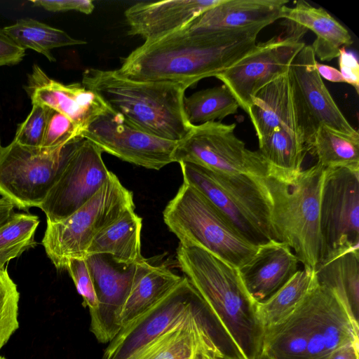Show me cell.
<instances>
[{
  "label": "cell",
  "instance_id": "1",
  "mask_svg": "<svg viewBox=\"0 0 359 359\" xmlns=\"http://www.w3.org/2000/svg\"><path fill=\"white\" fill-rule=\"evenodd\" d=\"M266 26L201 34L175 31L144 41L117 70L135 81L170 82L189 88L203 79L215 77L246 55Z\"/></svg>",
  "mask_w": 359,
  "mask_h": 359
},
{
  "label": "cell",
  "instance_id": "2",
  "mask_svg": "<svg viewBox=\"0 0 359 359\" xmlns=\"http://www.w3.org/2000/svg\"><path fill=\"white\" fill-rule=\"evenodd\" d=\"M177 260L184 276L234 341L245 359L261 351L264 329L257 302L245 287L238 268L207 250L179 245Z\"/></svg>",
  "mask_w": 359,
  "mask_h": 359
},
{
  "label": "cell",
  "instance_id": "3",
  "mask_svg": "<svg viewBox=\"0 0 359 359\" xmlns=\"http://www.w3.org/2000/svg\"><path fill=\"white\" fill-rule=\"evenodd\" d=\"M358 337L359 324L317 283L287 318L264 331L260 351L270 359H327Z\"/></svg>",
  "mask_w": 359,
  "mask_h": 359
},
{
  "label": "cell",
  "instance_id": "4",
  "mask_svg": "<svg viewBox=\"0 0 359 359\" xmlns=\"http://www.w3.org/2000/svg\"><path fill=\"white\" fill-rule=\"evenodd\" d=\"M81 83L95 92L114 112L153 135L179 142L192 125L184 111L187 86L170 82L129 79L117 69H86Z\"/></svg>",
  "mask_w": 359,
  "mask_h": 359
},
{
  "label": "cell",
  "instance_id": "5",
  "mask_svg": "<svg viewBox=\"0 0 359 359\" xmlns=\"http://www.w3.org/2000/svg\"><path fill=\"white\" fill-rule=\"evenodd\" d=\"M325 168L316 163L290 182L261 177L277 241L287 245L304 267L315 270L320 250V203Z\"/></svg>",
  "mask_w": 359,
  "mask_h": 359
},
{
  "label": "cell",
  "instance_id": "6",
  "mask_svg": "<svg viewBox=\"0 0 359 359\" xmlns=\"http://www.w3.org/2000/svg\"><path fill=\"white\" fill-rule=\"evenodd\" d=\"M180 165L183 182L200 192L245 240L257 246L277 241L261 177L217 173L190 163Z\"/></svg>",
  "mask_w": 359,
  "mask_h": 359
},
{
  "label": "cell",
  "instance_id": "7",
  "mask_svg": "<svg viewBox=\"0 0 359 359\" xmlns=\"http://www.w3.org/2000/svg\"><path fill=\"white\" fill-rule=\"evenodd\" d=\"M163 216L180 244L201 248L238 269L259 247L245 240L200 192L184 182Z\"/></svg>",
  "mask_w": 359,
  "mask_h": 359
},
{
  "label": "cell",
  "instance_id": "8",
  "mask_svg": "<svg viewBox=\"0 0 359 359\" xmlns=\"http://www.w3.org/2000/svg\"><path fill=\"white\" fill-rule=\"evenodd\" d=\"M135 209L133 192L111 172L99 191L67 218L47 221L42 245L58 271L72 259H85L95 236L126 212Z\"/></svg>",
  "mask_w": 359,
  "mask_h": 359
},
{
  "label": "cell",
  "instance_id": "9",
  "mask_svg": "<svg viewBox=\"0 0 359 359\" xmlns=\"http://www.w3.org/2000/svg\"><path fill=\"white\" fill-rule=\"evenodd\" d=\"M126 359L245 358L200 297L193 307L171 327Z\"/></svg>",
  "mask_w": 359,
  "mask_h": 359
},
{
  "label": "cell",
  "instance_id": "10",
  "mask_svg": "<svg viewBox=\"0 0 359 359\" xmlns=\"http://www.w3.org/2000/svg\"><path fill=\"white\" fill-rule=\"evenodd\" d=\"M78 140L53 148L29 147L14 140L1 147L0 195L20 209L40 208Z\"/></svg>",
  "mask_w": 359,
  "mask_h": 359
},
{
  "label": "cell",
  "instance_id": "11",
  "mask_svg": "<svg viewBox=\"0 0 359 359\" xmlns=\"http://www.w3.org/2000/svg\"><path fill=\"white\" fill-rule=\"evenodd\" d=\"M236 123L220 121L192 125L177 142L174 162L190 163L210 171L227 175L264 177L270 168L259 151H252L235 134Z\"/></svg>",
  "mask_w": 359,
  "mask_h": 359
},
{
  "label": "cell",
  "instance_id": "12",
  "mask_svg": "<svg viewBox=\"0 0 359 359\" xmlns=\"http://www.w3.org/2000/svg\"><path fill=\"white\" fill-rule=\"evenodd\" d=\"M320 234L318 264L347 251L359 250V170L325 168Z\"/></svg>",
  "mask_w": 359,
  "mask_h": 359
},
{
  "label": "cell",
  "instance_id": "13",
  "mask_svg": "<svg viewBox=\"0 0 359 359\" xmlns=\"http://www.w3.org/2000/svg\"><path fill=\"white\" fill-rule=\"evenodd\" d=\"M102 151L88 140L74 144L56 182L40 206L47 221L60 222L85 205L110 177Z\"/></svg>",
  "mask_w": 359,
  "mask_h": 359
},
{
  "label": "cell",
  "instance_id": "14",
  "mask_svg": "<svg viewBox=\"0 0 359 359\" xmlns=\"http://www.w3.org/2000/svg\"><path fill=\"white\" fill-rule=\"evenodd\" d=\"M300 39L286 34L256 43L236 63L215 77L230 90L246 113L252 98L262 88L287 73L292 60L304 47Z\"/></svg>",
  "mask_w": 359,
  "mask_h": 359
},
{
  "label": "cell",
  "instance_id": "15",
  "mask_svg": "<svg viewBox=\"0 0 359 359\" xmlns=\"http://www.w3.org/2000/svg\"><path fill=\"white\" fill-rule=\"evenodd\" d=\"M81 136L102 152L157 170L174 162L173 154L178 142L149 134L109 108L93 121Z\"/></svg>",
  "mask_w": 359,
  "mask_h": 359
},
{
  "label": "cell",
  "instance_id": "16",
  "mask_svg": "<svg viewBox=\"0 0 359 359\" xmlns=\"http://www.w3.org/2000/svg\"><path fill=\"white\" fill-rule=\"evenodd\" d=\"M316 63L311 46L305 45L292 60L288 70L309 153L314 134L320 126L359 136L325 86L317 71Z\"/></svg>",
  "mask_w": 359,
  "mask_h": 359
},
{
  "label": "cell",
  "instance_id": "17",
  "mask_svg": "<svg viewBox=\"0 0 359 359\" xmlns=\"http://www.w3.org/2000/svg\"><path fill=\"white\" fill-rule=\"evenodd\" d=\"M85 260L97 300L96 309L90 313V330L100 343H109L121 328L118 315L126 297L150 263L144 259L133 264H119L102 254L87 256Z\"/></svg>",
  "mask_w": 359,
  "mask_h": 359
},
{
  "label": "cell",
  "instance_id": "18",
  "mask_svg": "<svg viewBox=\"0 0 359 359\" xmlns=\"http://www.w3.org/2000/svg\"><path fill=\"white\" fill-rule=\"evenodd\" d=\"M199 297L184 276L165 297L121 328L106 348L103 359H126L171 327Z\"/></svg>",
  "mask_w": 359,
  "mask_h": 359
},
{
  "label": "cell",
  "instance_id": "19",
  "mask_svg": "<svg viewBox=\"0 0 359 359\" xmlns=\"http://www.w3.org/2000/svg\"><path fill=\"white\" fill-rule=\"evenodd\" d=\"M32 104H41L71 119L82 131L109 109L102 99L82 83L64 84L49 78L37 65L26 88Z\"/></svg>",
  "mask_w": 359,
  "mask_h": 359
},
{
  "label": "cell",
  "instance_id": "20",
  "mask_svg": "<svg viewBox=\"0 0 359 359\" xmlns=\"http://www.w3.org/2000/svg\"><path fill=\"white\" fill-rule=\"evenodd\" d=\"M287 0H222L176 30L184 34L227 32L281 19Z\"/></svg>",
  "mask_w": 359,
  "mask_h": 359
},
{
  "label": "cell",
  "instance_id": "21",
  "mask_svg": "<svg viewBox=\"0 0 359 359\" xmlns=\"http://www.w3.org/2000/svg\"><path fill=\"white\" fill-rule=\"evenodd\" d=\"M222 0L139 2L125 13L128 34L151 41L175 32Z\"/></svg>",
  "mask_w": 359,
  "mask_h": 359
},
{
  "label": "cell",
  "instance_id": "22",
  "mask_svg": "<svg viewBox=\"0 0 359 359\" xmlns=\"http://www.w3.org/2000/svg\"><path fill=\"white\" fill-rule=\"evenodd\" d=\"M299 261L284 243L272 241L259 245L238 272L245 287L256 302L276 293L298 271Z\"/></svg>",
  "mask_w": 359,
  "mask_h": 359
},
{
  "label": "cell",
  "instance_id": "23",
  "mask_svg": "<svg viewBox=\"0 0 359 359\" xmlns=\"http://www.w3.org/2000/svg\"><path fill=\"white\" fill-rule=\"evenodd\" d=\"M248 114L258 138L280 128L299 135L306 144L288 72L256 93Z\"/></svg>",
  "mask_w": 359,
  "mask_h": 359
},
{
  "label": "cell",
  "instance_id": "24",
  "mask_svg": "<svg viewBox=\"0 0 359 359\" xmlns=\"http://www.w3.org/2000/svg\"><path fill=\"white\" fill-rule=\"evenodd\" d=\"M281 18L306 32L311 30L316 39L311 45L315 54L322 61L339 57V50L353 43L348 30L323 8H316L306 1H297L293 7L285 6Z\"/></svg>",
  "mask_w": 359,
  "mask_h": 359
},
{
  "label": "cell",
  "instance_id": "25",
  "mask_svg": "<svg viewBox=\"0 0 359 359\" xmlns=\"http://www.w3.org/2000/svg\"><path fill=\"white\" fill-rule=\"evenodd\" d=\"M134 210H128L100 232L88 248L86 257L107 255L116 262L123 264H136L144 259L140 247L142 219Z\"/></svg>",
  "mask_w": 359,
  "mask_h": 359
},
{
  "label": "cell",
  "instance_id": "26",
  "mask_svg": "<svg viewBox=\"0 0 359 359\" xmlns=\"http://www.w3.org/2000/svg\"><path fill=\"white\" fill-rule=\"evenodd\" d=\"M183 278L164 265L149 264L137 278L118 315L123 327L165 297Z\"/></svg>",
  "mask_w": 359,
  "mask_h": 359
},
{
  "label": "cell",
  "instance_id": "27",
  "mask_svg": "<svg viewBox=\"0 0 359 359\" xmlns=\"http://www.w3.org/2000/svg\"><path fill=\"white\" fill-rule=\"evenodd\" d=\"M314 271L318 283L330 290L358 324L359 250L347 251L319 263Z\"/></svg>",
  "mask_w": 359,
  "mask_h": 359
},
{
  "label": "cell",
  "instance_id": "28",
  "mask_svg": "<svg viewBox=\"0 0 359 359\" xmlns=\"http://www.w3.org/2000/svg\"><path fill=\"white\" fill-rule=\"evenodd\" d=\"M259 151L269 166L271 174L290 182L302 170L308 152L304 140L299 135L280 128L258 138Z\"/></svg>",
  "mask_w": 359,
  "mask_h": 359
},
{
  "label": "cell",
  "instance_id": "29",
  "mask_svg": "<svg viewBox=\"0 0 359 359\" xmlns=\"http://www.w3.org/2000/svg\"><path fill=\"white\" fill-rule=\"evenodd\" d=\"M317 283L314 270L304 267L269 299L257 302V313L264 332L287 318Z\"/></svg>",
  "mask_w": 359,
  "mask_h": 359
},
{
  "label": "cell",
  "instance_id": "30",
  "mask_svg": "<svg viewBox=\"0 0 359 359\" xmlns=\"http://www.w3.org/2000/svg\"><path fill=\"white\" fill-rule=\"evenodd\" d=\"M3 29L20 47L40 53L50 62L55 61L50 53L53 48L86 43L85 41L72 38L62 29L29 18L20 19Z\"/></svg>",
  "mask_w": 359,
  "mask_h": 359
},
{
  "label": "cell",
  "instance_id": "31",
  "mask_svg": "<svg viewBox=\"0 0 359 359\" xmlns=\"http://www.w3.org/2000/svg\"><path fill=\"white\" fill-rule=\"evenodd\" d=\"M309 153L325 168H346L359 170V136L320 126L314 134Z\"/></svg>",
  "mask_w": 359,
  "mask_h": 359
},
{
  "label": "cell",
  "instance_id": "32",
  "mask_svg": "<svg viewBox=\"0 0 359 359\" xmlns=\"http://www.w3.org/2000/svg\"><path fill=\"white\" fill-rule=\"evenodd\" d=\"M184 111L191 125L218 121L235 114L239 105L224 85L201 90L184 97Z\"/></svg>",
  "mask_w": 359,
  "mask_h": 359
},
{
  "label": "cell",
  "instance_id": "33",
  "mask_svg": "<svg viewBox=\"0 0 359 359\" xmlns=\"http://www.w3.org/2000/svg\"><path fill=\"white\" fill-rule=\"evenodd\" d=\"M39 222L36 215L15 212L0 227V268L36 244L34 235Z\"/></svg>",
  "mask_w": 359,
  "mask_h": 359
},
{
  "label": "cell",
  "instance_id": "34",
  "mask_svg": "<svg viewBox=\"0 0 359 359\" xmlns=\"http://www.w3.org/2000/svg\"><path fill=\"white\" fill-rule=\"evenodd\" d=\"M20 293L7 270L0 268V351L19 328Z\"/></svg>",
  "mask_w": 359,
  "mask_h": 359
},
{
  "label": "cell",
  "instance_id": "35",
  "mask_svg": "<svg viewBox=\"0 0 359 359\" xmlns=\"http://www.w3.org/2000/svg\"><path fill=\"white\" fill-rule=\"evenodd\" d=\"M82 131L67 116L49 107L47 124L41 147H62L83 138Z\"/></svg>",
  "mask_w": 359,
  "mask_h": 359
},
{
  "label": "cell",
  "instance_id": "36",
  "mask_svg": "<svg viewBox=\"0 0 359 359\" xmlns=\"http://www.w3.org/2000/svg\"><path fill=\"white\" fill-rule=\"evenodd\" d=\"M49 107L32 104L27 118L19 126L14 141L29 147H41L47 124Z\"/></svg>",
  "mask_w": 359,
  "mask_h": 359
},
{
  "label": "cell",
  "instance_id": "37",
  "mask_svg": "<svg viewBox=\"0 0 359 359\" xmlns=\"http://www.w3.org/2000/svg\"><path fill=\"white\" fill-rule=\"evenodd\" d=\"M66 270L68 271L78 293L83 298V304L93 313L97 308V300L93 281L85 259H72Z\"/></svg>",
  "mask_w": 359,
  "mask_h": 359
},
{
  "label": "cell",
  "instance_id": "38",
  "mask_svg": "<svg viewBox=\"0 0 359 359\" xmlns=\"http://www.w3.org/2000/svg\"><path fill=\"white\" fill-rule=\"evenodd\" d=\"M30 2L36 6L53 12L73 10L85 14H90L95 8L94 4L90 0H36Z\"/></svg>",
  "mask_w": 359,
  "mask_h": 359
},
{
  "label": "cell",
  "instance_id": "39",
  "mask_svg": "<svg viewBox=\"0 0 359 359\" xmlns=\"http://www.w3.org/2000/svg\"><path fill=\"white\" fill-rule=\"evenodd\" d=\"M339 66L345 83L353 86L358 93L359 65L356 57L343 47L339 50Z\"/></svg>",
  "mask_w": 359,
  "mask_h": 359
},
{
  "label": "cell",
  "instance_id": "40",
  "mask_svg": "<svg viewBox=\"0 0 359 359\" xmlns=\"http://www.w3.org/2000/svg\"><path fill=\"white\" fill-rule=\"evenodd\" d=\"M25 54V50L17 45L0 28V66L19 63Z\"/></svg>",
  "mask_w": 359,
  "mask_h": 359
},
{
  "label": "cell",
  "instance_id": "41",
  "mask_svg": "<svg viewBox=\"0 0 359 359\" xmlns=\"http://www.w3.org/2000/svg\"><path fill=\"white\" fill-rule=\"evenodd\" d=\"M358 342L353 341L339 347L327 359H358Z\"/></svg>",
  "mask_w": 359,
  "mask_h": 359
},
{
  "label": "cell",
  "instance_id": "42",
  "mask_svg": "<svg viewBox=\"0 0 359 359\" xmlns=\"http://www.w3.org/2000/svg\"><path fill=\"white\" fill-rule=\"evenodd\" d=\"M316 69L319 75L329 81L345 83L339 70L333 67L317 62Z\"/></svg>",
  "mask_w": 359,
  "mask_h": 359
},
{
  "label": "cell",
  "instance_id": "43",
  "mask_svg": "<svg viewBox=\"0 0 359 359\" xmlns=\"http://www.w3.org/2000/svg\"><path fill=\"white\" fill-rule=\"evenodd\" d=\"M14 205L4 198H0V227L7 223L15 214Z\"/></svg>",
  "mask_w": 359,
  "mask_h": 359
},
{
  "label": "cell",
  "instance_id": "44",
  "mask_svg": "<svg viewBox=\"0 0 359 359\" xmlns=\"http://www.w3.org/2000/svg\"><path fill=\"white\" fill-rule=\"evenodd\" d=\"M255 359H270L264 353L260 351Z\"/></svg>",
  "mask_w": 359,
  "mask_h": 359
},
{
  "label": "cell",
  "instance_id": "45",
  "mask_svg": "<svg viewBox=\"0 0 359 359\" xmlns=\"http://www.w3.org/2000/svg\"><path fill=\"white\" fill-rule=\"evenodd\" d=\"M0 359H6V358H4V356H1V355H0Z\"/></svg>",
  "mask_w": 359,
  "mask_h": 359
},
{
  "label": "cell",
  "instance_id": "46",
  "mask_svg": "<svg viewBox=\"0 0 359 359\" xmlns=\"http://www.w3.org/2000/svg\"><path fill=\"white\" fill-rule=\"evenodd\" d=\"M1 144H0V148H1Z\"/></svg>",
  "mask_w": 359,
  "mask_h": 359
}]
</instances>
